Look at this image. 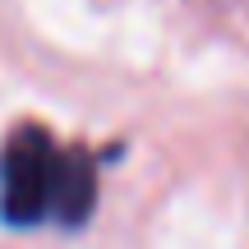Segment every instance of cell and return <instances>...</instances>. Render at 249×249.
Returning <instances> with one entry per match:
<instances>
[{
	"label": "cell",
	"mask_w": 249,
	"mask_h": 249,
	"mask_svg": "<svg viewBox=\"0 0 249 249\" xmlns=\"http://www.w3.org/2000/svg\"><path fill=\"white\" fill-rule=\"evenodd\" d=\"M55 139L42 124H18L0 148V217L14 231L51 217V180H55Z\"/></svg>",
	"instance_id": "1"
},
{
	"label": "cell",
	"mask_w": 249,
	"mask_h": 249,
	"mask_svg": "<svg viewBox=\"0 0 249 249\" xmlns=\"http://www.w3.org/2000/svg\"><path fill=\"white\" fill-rule=\"evenodd\" d=\"M97 208V166L88 148H65L55 152V180H51V217L70 231H79Z\"/></svg>",
	"instance_id": "2"
}]
</instances>
